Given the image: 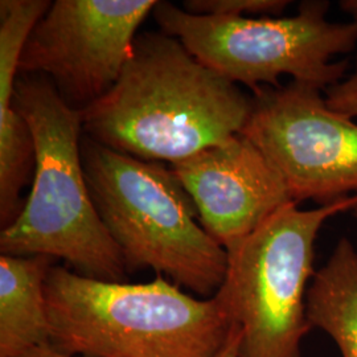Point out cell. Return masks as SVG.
I'll use <instances>...</instances> for the list:
<instances>
[{
    "label": "cell",
    "mask_w": 357,
    "mask_h": 357,
    "mask_svg": "<svg viewBox=\"0 0 357 357\" xmlns=\"http://www.w3.org/2000/svg\"><path fill=\"white\" fill-rule=\"evenodd\" d=\"M253 100L178 38L138 35L114 86L82 112L90 139L175 165L243 132Z\"/></svg>",
    "instance_id": "6da1fadb"
},
{
    "label": "cell",
    "mask_w": 357,
    "mask_h": 357,
    "mask_svg": "<svg viewBox=\"0 0 357 357\" xmlns=\"http://www.w3.org/2000/svg\"><path fill=\"white\" fill-rule=\"evenodd\" d=\"M50 344L77 357H216L236 324L213 295L197 299L160 275L98 281L53 266L45 281Z\"/></svg>",
    "instance_id": "7a4b0ae2"
},
{
    "label": "cell",
    "mask_w": 357,
    "mask_h": 357,
    "mask_svg": "<svg viewBox=\"0 0 357 357\" xmlns=\"http://www.w3.org/2000/svg\"><path fill=\"white\" fill-rule=\"evenodd\" d=\"M13 102L31 128L36 159L23 209L0 231L1 255L60 258L79 275L123 282L126 262L103 225L85 178L82 112L65 102L43 76L16 77Z\"/></svg>",
    "instance_id": "3957f363"
},
{
    "label": "cell",
    "mask_w": 357,
    "mask_h": 357,
    "mask_svg": "<svg viewBox=\"0 0 357 357\" xmlns=\"http://www.w3.org/2000/svg\"><path fill=\"white\" fill-rule=\"evenodd\" d=\"M81 156L91 200L128 270L151 268L212 298L225 280L228 252L196 221V205L172 168L89 137Z\"/></svg>",
    "instance_id": "277c9868"
},
{
    "label": "cell",
    "mask_w": 357,
    "mask_h": 357,
    "mask_svg": "<svg viewBox=\"0 0 357 357\" xmlns=\"http://www.w3.org/2000/svg\"><path fill=\"white\" fill-rule=\"evenodd\" d=\"M328 10V1L306 0L294 16H206L158 1L153 15L202 64L255 96L281 86V76L321 91L344 79L348 61L332 59L356 48L357 24L332 23Z\"/></svg>",
    "instance_id": "5b68a950"
},
{
    "label": "cell",
    "mask_w": 357,
    "mask_h": 357,
    "mask_svg": "<svg viewBox=\"0 0 357 357\" xmlns=\"http://www.w3.org/2000/svg\"><path fill=\"white\" fill-rule=\"evenodd\" d=\"M356 209L357 193L306 211L290 203L227 249V275L215 295L240 327L238 357H302L312 328L307 291L318 234L331 217Z\"/></svg>",
    "instance_id": "8992f818"
},
{
    "label": "cell",
    "mask_w": 357,
    "mask_h": 357,
    "mask_svg": "<svg viewBox=\"0 0 357 357\" xmlns=\"http://www.w3.org/2000/svg\"><path fill=\"white\" fill-rule=\"evenodd\" d=\"M321 90L291 81L252 97L243 137L266 156L295 203L331 204L357 193V123Z\"/></svg>",
    "instance_id": "52a82bcc"
},
{
    "label": "cell",
    "mask_w": 357,
    "mask_h": 357,
    "mask_svg": "<svg viewBox=\"0 0 357 357\" xmlns=\"http://www.w3.org/2000/svg\"><path fill=\"white\" fill-rule=\"evenodd\" d=\"M158 0H56L26 38L19 73L47 77L84 112L112 89Z\"/></svg>",
    "instance_id": "ba28073f"
},
{
    "label": "cell",
    "mask_w": 357,
    "mask_h": 357,
    "mask_svg": "<svg viewBox=\"0 0 357 357\" xmlns=\"http://www.w3.org/2000/svg\"><path fill=\"white\" fill-rule=\"evenodd\" d=\"M199 221L225 249L295 203L281 175L243 134L172 165Z\"/></svg>",
    "instance_id": "9c48e42d"
},
{
    "label": "cell",
    "mask_w": 357,
    "mask_h": 357,
    "mask_svg": "<svg viewBox=\"0 0 357 357\" xmlns=\"http://www.w3.org/2000/svg\"><path fill=\"white\" fill-rule=\"evenodd\" d=\"M47 255L0 257V357H20L50 344L45 281Z\"/></svg>",
    "instance_id": "30bf717a"
},
{
    "label": "cell",
    "mask_w": 357,
    "mask_h": 357,
    "mask_svg": "<svg viewBox=\"0 0 357 357\" xmlns=\"http://www.w3.org/2000/svg\"><path fill=\"white\" fill-rule=\"evenodd\" d=\"M26 38L19 31L0 35V224L8 228L20 215V192L35 169V141L24 116L13 106V88Z\"/></svg>",
    "instance_id": "8fae6325"
},
{
    "label": "cell",
    "mask_w": 357,
    "mask_h": 357,
    "mask_svg": "<svg viewBox=\"0 0 357 357\" xmlns=\"http://www.w3.org/2000/svg\"><path fill=\"white\" fill-rule=\"evenodd\" d=\"M307 318L330 335L342 357H357V250L347 237L310 283Z\"/></svg>",
    "instance_id": "7c38bea8"
},
{
    "label": "cell",
    "mask_w": 357,
    "mask_h": 357,
    "mask_svg": "<svg viewBox=\"0 0 357 357\" xmlns=\"http://www.w3.org/2000/svg\"><path fill=\"white\" fill-rule=\"evenodd\" d=\"M289 4L287 0H187L183 10L206 16L262 17L280 16Z\"/></svg>",
    "instance_id": "4fadbf2b"
},
{
    "label": "cell",
    "mask_w": 357,
    "mask_h": 357,
    "mask_svg": "<svg viewBox=\"0 0 357 357\" xmlns=\"http://www.w3.org/2000/svg\"><path fill=\"white\" fill-rule=\"evenodd\" d=\"M327 106L339 114L357 118V56L355 70L323 91Z\"/></svg>",
    "instance_id": "5bb4252c"
},
{
    "label": "cell",
    "mask_w": 357,
    "mask_h": 357,
    "mask_svg": "<svg viewBox=\"0 0 357 357\" xmlns=\"http://www.w3.org/2000/svg\"><path fill=\"white\" fill-rule=\"evenodd\" d=\"M240 343H241V331L240 327L236 326L231 332L229 342L224 347V349L216 357H238L240 355Z\"/></svg>",
    "instance_id": "9a60e30c"
},
{
    "label": "cell",
    "mask_w": 357,
    "mask_h": 357,
    "mask_svg": "<svg viewBox=\"0 0 357 357\" xmlns=\"http://www.w3.org/2000/svg\"><path fill=\"white\" fill-rule=\"evenodd\" d=\"M20 357H77V356H68L65 354L59 352L57 349H54L51 344L43 345V347H38L33 348L31 351L26 352L24 355Z\"/></svg>",
    "instance_id": "2e32d148"
},
{
    "label": "cell",
    "mask_w": 357,
    "mask_h": 357,
    "mask_svg": "<svg viewBox=\"0 0 357 357\" xmlns=\"http://www.w3.org/2000/svg\"><path fill=\"white\" fill-rule=\"evenodd\" d=\"M340 8L352 17V22L357 24V0H343L340 1Z\"/></svg>",
    "instance_id": "e0dca14e"
},
{
    "label": "cell",
    "mask_w": 357,
    "mask_h": 357,
    "mask_svg": "<svg viewBox=\"0 0 357 357\" xmlns=\"http://www.w3.org/2000/svg\"><path fill=\"white\" fill-rule=\"evenodd\" d=\"M355 217H356V218H357V209H356V211H355Z\"/></svg>",
    "instance_id": "ac0fdd59"
}]
</instances>
